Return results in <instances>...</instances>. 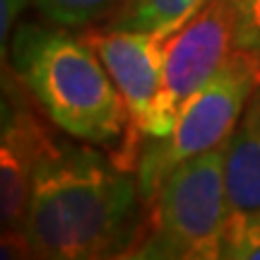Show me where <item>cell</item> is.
Returning a JSON list of instances; mask_svg holds the SVG:
<instances>
[{
  "instance_id": "5b68a950",
  "label": "cell",
  "mask_w": 260,
  "mask_h": 260,
  "mask_svg": "<svg viewBox=\"0 0 260 260\" xmlns=\"http://www.w3.org/2000/svg\"><path fill=\"white\" fill-rule=\"evenodd\" d=\"M84 39L99 53L130 116L128 135L111 159L135 171L142 142L159 135V106L164 96V46L167 39L133 29H89Z\"/></svg>"
},
{
  "instance_id": "5bb4252c",
  "label": "cell",
  "mask_w": 260,
  "mask_h": 260,
  "mask_svg": "<svg viewBox=\"0 0 260 260\" xmlns=\"http://www.w3.org/2000/svg\"><path fill=\"white\" fill-rule=\"evenodd\" d=\"M111 260H171V255H169L152 236H147V239H142V241H135L128 251L118 253V255Z\"/></svg>"
},
{
  "instance_id": "9c48e42d",
  "label": "cell",
  "mask_w": 260,
  "mask_h": 260,
  "mask_svg": "<svg viewBox=\"0 0 260 260\" xmlns=\"http://www.w3.org/2000/svg\"><path fill=\"white\" fill-rule=\"evenodd\" d=\"M210 0H125L121 12L106 24L111 29L152 31L169 39L200 12Z\"/></svg>"
},
{
  "instance_id": "52a82bcc",
  "label": "cell",
  "mask_w": 260,
  "mask_h": 260,
  "mask_svg": "<svg viewBox=\"0 0 260 260\" xmlns=\"http://www.w3.org/2000/svg\"><path fill=\"white\" fill-rule=\"evenodd\" d=\"M56 140L31 104L5 82L0 128V222L3 232H19L24 224L37 169L56 149Z\"/></svg>"
},
{
  "instance_id": "8992f818",
  "label": "cell",
  "mask_w": 260,
  "mask_h": 260,
  "mask_svg": "<svg viewBox=\"0 0 260 260\" xmlns=\"http://www.w3.org/2000/svg\"><path fill=\"white\" fill-rule=\"evenodd\" d=\"M234 51V12L229 0H210L190 22L167 39L157 138L171 133L181 106L219 73Z\"/></svg>"
},
{
  "instance_id": "4fadbf2b",
  "label": "cell",
  "mask_w": 260,
  "mask_h": 260,
  "mask_svg": "<svg viewBox=\"0 0 260 260\" xmlns=\"http://www.w3.org/2000/svg\"><path fill=\"white\" fill-rule=\"evenodd\" d=\"M0 260H39V255L29 246L24 232L19 229V232H3Z\"/></svg>"
},
{
  "instance_id": "30bf717a",
  "label": "cell",
  "mask_w": 260,
  "mask_h": 260,
  "mask_svg": "<svg viewBox=\"0 0 260 260\" xmlns=\"http://www.w3.org/2000/svg\"><path fill=\"white\" fill-rule=\"evenodd\" d=\"M37 10L51 24L63 29H89L111 22L125 0H34Z\"/></svg>"
},
{
  "instance_id": "7a4b0ae2",
  "label": "cell",
  "mask_w": 260,
  "mask_h": 260,
  "mask_svg": "<svg viewBox=\"0 0 260 260\" xmlns=\"http://www.w3.org/2000/svg\"><path fill=\"white\" fill-rule=\"evenodd\" d=\"M12 70L44 116L70 138L111 152L123 145L128 109L84 34L22 24L12 39Z\"/></svg>"
},
{
  "instance_id": "3957f363",
  "label": "cell",
  "mask_w": 260,
  "mask_h": 260,
  "mask_svg": "<svg viewBox=\"0 0 260 260\" xmlns=\"http://www.w3.org/2000/svg\"><path fill=\"white\" fill-rule=\"evenodd\" d=\"M258 82L260 63L243 51H234L219 73L181 106L171 133L142 142L135 174L145 207L178 164L229 140Z\"/></svg>"
},
{
  "instance_id": "9a60e30c",
  "label": "cell",
  "mask_w": 260,
  "mask_h": 260,
  "mask_svg": "<svg viewBox=\"0 0 260 260\" xmlns=\"http://www.w3.org/2000/svg\"><path fill=\"white\" fill-rule=\"evenodd\" d=\"M22 3H24V0H3V39L8 37L10 24L15 22L19 8H22Z\"/></svg>"
},
{
  "instance_id": "ba28073f",
  "label": "cell",
  "mask_w": 260,
  "mask_h": 260,
  "mask_svg": "<svg viewBox=\"0 0 260 260\" xmlns=\"http://www.w3.org/2000/svg\"><path fill=\"white\" fill-rule=\"evenodd\" d=\"M224 188L229 205L226 239L260 226V99L255 92L224 142Z\"/></svg>"
},
{
  "instance_id": "7c38bea8",
  "label": "cell",
  "mask_w": 260,
  "mask_h": 260,
  "mask_svg": "<svg viewBox=\"0 0 260 260\" xmlns=\"http://www.w3.org/2000/svg\"><path fill=\"white\" fill-rule=\"evenodd\" d=\"M219 260H260V226L229 236Z\"/></svg>"
},
{
  "instance_id": "2e32d148",
  "label": "cell",
  "mask_w": 260,
  "mask_h": 260,
  "mask_svg": "<svg viewBox=\"0 0 260 260\" xmlns=\"http://www.w3.org/2000/svg\"><path fill=\"white\" fill-rule=\"evenodd\" d=\"M255 94H258V99H260V82H258V87H255Z\"/></svg>"
},
{
  "instance_id": "277c9868",
  "label": "cell",
  "mask_w": 260,
  "mask_h": 260,
  "mask_svg": "<svg viewBox=\"0 0 260 260\" xmlns=\"http://www.w3.org/2000/svg\"><path fill=\"white\" fill-rule=\"evenodd\" d=\"M147 210V236L171 260H219L229 232L224 145L178 164Z\"/></svg>"
},
{
  "instance_id": "8fae6325",
  "label": "cell",
  "mask_w": 260,
  "mask_h": 260,
  "mask_svg": "<svg viewBox=\"0 0 260 260\" xmlns=\"http://www.w3.org/2000/svg\"><path fill=\"white\" fill-rule=\"evenodd\" d=\"M234 12V41L260 63V0H229Z\"/></svg>"
},
{
  "instance_id": "6da1fadb",
  "label": "cell",
  "mask_w": 260,
  "mask_h": 260,
  "mask_svg": "<svg viewBox=\"0 0 260 260\" xmlns=\"http://www.w3.org/2000/svg\"><path fill=\"white\" fill-rule=\"evenodd\" d=\"M138 174L84 145L58 142L37 169L22 232L39 260H111L140 232Z\"/></svg>"
}]
</instances>
